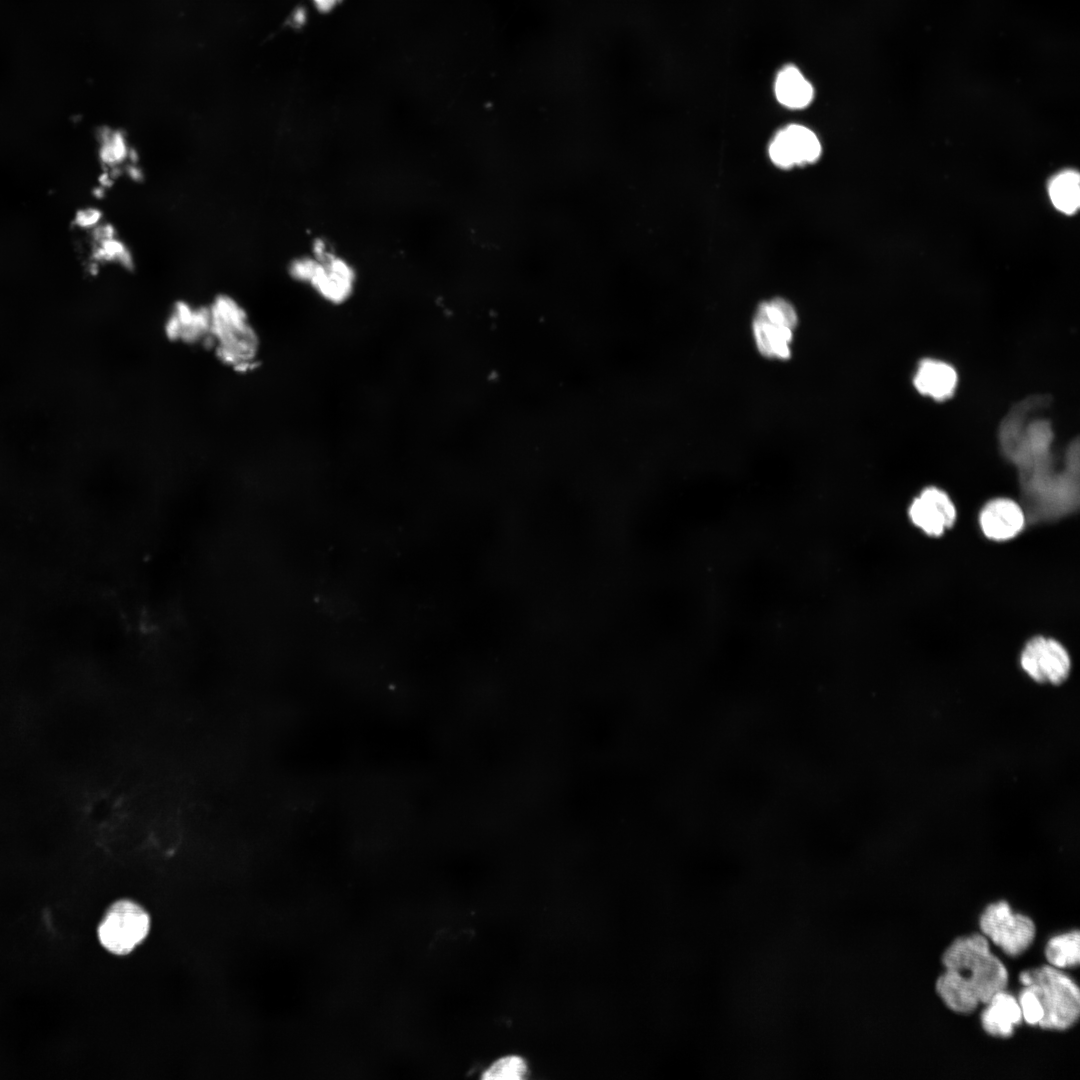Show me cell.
Returning <instances> with one entry per match:
<instances>
[{
	"mask_svg": "<svg viewBox=\"0 0 1080 1080\" xmlns=\"http://www.w3.org/2000/svg\"><path fill=\"white\" fill-rule=\"evenodd\" d=\"M821 154V144L809 128L791 124L780 130L769 145L772 162L781 168L815 162Z\"/></svg>",
	"mask_w": 1080,
	"mask_h": 1080,
	"instance_id": "9c48e42d",
	"label": "cell"
},
{
	"mask_svg": "<svg viewBox=\"0 0 1080 1080\" xmlns=\"http://www.w3.org/2000/svg\"><path fill=\"white\" fill-rule=\"evenodd\" d=\"M957 380V373L951 365L939 360L926 359L920 362L913 382L921 394L936 400H944L953 394Z\"/></svg>",
	"mask_w": 1080,
	"mask_h": 1080,
	"instance_id": "5bb4252c",
	"label": "cell"
},
{
	"mask_svg": "<svg viewBox=\"0 0 1080 1080\" xmlns=\"http://www.w3.org/2000/svg\"><path fill=\"white\" fill-rule=\"evenodd\" d=\"M1020 982L1037 997L1043 1017L1038 1025L1043 1029L1065 1030L1072 1027L1080 1015V992L1075 982L1052 966L1023 971Z\"/></svg>",
	"mask_w": 1080,
	"mask_h": 1080,
	"instance_id": "3957f363",
	"label": "cell"
},
{
	"mask_svg": "<svg viewBox=\"0 0 1080 1080\" xmlns=\"http://www.w3.org/2000/svg\"><path fill=\"white\" fill-rule=\"evenodd\" d=\"M150 927V915L142 905L130 899H120L105 911L97 927V937L106 951L124 956L144 942Z\"/></svg>",
	"mask_w": 1080,
	"mask_h": 1080,
	"instance_id": "277c9868",
	"label": "cell"
},
{
	"mask_svg": "<svg viewBox=\"0 0 1080 1080\" xmlns=\"http://www.w3.org/2000/svg\"><path fill=\"white\" fill-rule=\"evenodd\" d=\"M169 338L186 343L208 342L210 331L209 308L194 307L186 302H178L170 313L166 326Z\"/></svg>",
	"mask_w": 1080,
	"mask_h": 1080,
	"instance_id": "7c38bea8",
	"label": "cell"
},
{
	"mask_svg": "<svg viewBox=\"0 0 1080 1080\" xmlns=\"http://www.w3.org/2000/svg\"><path fill=\"white\" fill-rule=\"evenodd\" d=\"M942 962L946 971L938 978L936 990L957 1013L973 1012L1007 987L1006 967L990 952L988 940L981 934L957 938L944 952Z\"/></svg>",
	"mask_w": 1080,
	"mask_h": 1080,
	"instance_id": "6da1fadb",
	"label": "cell"
},
{
	"mask_svg": "<svg viewBox=\"0 0 1080 1080\" xmlns=\"http://www.w3.org/2000/svg\"><path fill=\"white\" fill-rule=\"evenodd\" d=\"M320 6L328 7L333 5L337 0H315Z\"/></svg>",
	"mask_w": 1080,
	"mask_h": 1080,
	"instance_id": "d4e9b609",
	"label": "cell"
},
{
	"mask_svg": "<svg viewBox=\"0 0 1080 1080\" xmlns=\"http://www.w3.org/2000/svg\"><path fill=\"white\" fill-rule=\"evenodd\" d=\"M102 213L96 208L80 210L76 216V224L81 228H95L100 224Z\"/></svg>",
	"mask_w": 1080,
	"mask_h": 1080,
	"instance_id": "7402d4cb",
	"label": "cell"
},
{
	"mask_svg": "<svg viewBox=\"0 0 1080 1080\" xmlns=\"http://www.w3.org/2000/svg\"><path fill=\"white\" fill-rule=\"evenodd\" d=\"M908 514L912 523L930 536H940L956 519L952 500L936 487L924 489L912 501Z\"/></svg>",
	"mask_w": 1080,
	"mask_h": 1080,
	"instance_id": "30bf717a",
	"label": "cell"
},
{
	"mask_svg": "<svg viewBox=\"0 0 1080 1080\" xmlns=\"http://www.w3.org/2000/svg\"><path fill=\"white\" fill-rule=\"evenodd\" d=\"M1049 195L1058 210L1074 213L1080 204L1079 175L1071 170L1056 175L1050 182Z\"/></svg>",
	"mask_w": 1080,
	"mask_h": 1080,
	"instance_id": "2e32d148",
	"label": "cell"
},
{
	"mask_svg": "<svg viewBox=\"0 0 1080 1080\" xmlns=\"http://www.w3.org/2000/svg\"><path fill=\"white\" fill-rule=\"evenodd\" d=\"M1018 1003L1024 1020L1029 1025H1038L1043 1017V1010L1035 994L1024 986L1019 994Z\"/></svg>",
	"mask_w": 1080,
	"mask_h": 1080,
	"instance_id": "44dd1931",
	"label": "cell"
},
{
	"mask_svg": "<svg viewBox=\"0 0 1080 1080\" xmlns=\"http://www.w3.org/2000/svg\"><path fill=\"white\" fill-rule=\"evenodd\" d=\"M1022 669L1039 683L1058 685L1068 677L1071 660L1057 640L1036 636L1029 640L1020 656Z\"/></svg>",
	"mask_w": 1080,
	"mask_h": 1080,
	"instance_id": "ba28073f",
	"label": "cell"
},
{
	"mask_svg": "<svg viewBox=\"0 0 1080 1080\" xmlns=\"http://www.w3.org/2000/svg\"><path fill=\"white\" fill-rule=\"evenodd\" d=\"M774 90L777 100L791 109L806 107L814 95L810 82L792 65L784 67L778 73Z\"/></svg>",
	"mask_w": 1080,
	"mask_h": 1080,
	"instance_id": "9a60e30c",
	"label": "cell"
},
{
	"mask_svg": "<svg viewBox=\"0 0 1080 1080\" xmlns=\"http://www.w3.org/2000/svg\"><path fill=\"white\" fill-rule=\"evenodd\" d=\"M979 925L984 935L1012 957L1027 950L1036 932L1032 919L1023 914L1012 913L1006 901L987 906L980 916Z\"/></svg>",
	"mask_w": 1080,
	"mask_h": 1080,
	"instance_id": "8992f818",
	"label": "cell"
},
{
	"mask_svg": "<svg viewBox=\"0 0 1080 1080\" xmlns=\"http://www.w3.org/2000/svg\"><path fill=\"white\" fill-rule=\"evenodd\" d=\"M313 253L306 283L327 302L344 303L352 296L355 286L356 277L352 266L329 252L320 241L314 244Z\"/></svg>",
	"mask_w": 1080,
	"mask_h": 1080,
	"instance_id": "52a82bcc",
	"label": "cell"
},
{
	"mask_svg": "<svg viewBox=\"0 0 1080 1080\" xmlns=\"http://www.w3.org/2000/svg\"><path fill=\"white\" fill-rule=\"evenodd\" d=\"M127 176L134 182H141L144 178L143 170L137 163H129L125 169Z\"/></svg>",
	"mask_w": 1080,
	"mask_h": 1080,
	"instance_id": "cb8c5ba5",
	"label": "cell"
},
{
	"mask_svg": "<svg viewBox=\"0 0 1080 1080\" xmlns=\"http://www.w3.org/2000/svg\"><path fill=\"white\" fill-rule=\"evenodd\" d=\"M99 157L102 163L112 169L128 161L130 146L126 135L121 130L103 128L99 133Z\"/></svg>",
	"mask_w": 1080,
	"mask_h": 1080,
	"instance_id": "ac0fdd59",
	"label": "cell"
},
{
	"mask_svg": "<svg viewBox=\"0 0 1080 1080\" xmlns=\"http://www.w3.org/2000/svg\"><path fill=\"white\" fill-rule=\"evenodd\" d=\"M114 237H116V231L111 224H98L94 228V239L97 243Z\"/></svg>",
	"mask_w": 1080,
	"mask_h": 1080,
	"instance_id": "603a6c76",
	"label": "cell"
},
{
	"mask_svg": "<svg viewBox=\"0 0 1080 1080\" xmlns=\"http://www.w3.org/2000/svg\"><path fill=\"white\" fill-rule=\"evenodd\" d=\"M94 258L98 261L114 262L127 270L134 268V258L126 244L114 237L98 242L94 251Z\"/></svg>",
	"mask_w": 1080,
	"mask_h": 1080,
	"instance_id": "ffe728a7",
	"label": "cell"
},
{
	"mask_svg": "<svg viewBox=\"0 0 1080 1080\" xmlns=\"http://www.w3.org/2000/svg\"><path fill=\"white\" fill-rule=\"evenodd\" d=\"M979 524L984 535L994 541H1006L1018 535L1025 525V515L1015 501L996 498L981 510Z\"/></svg>",
	"mask_w": 1080,
	"mask_h": 1080,
	"instance_id": "8fae6325",
	"label": "cell"
},
{
	"mask_svg": "<svg viewBox=\"0 0 1080 1080\" xmlns=\"http://www.w3.org/2000/svg\"><path fill=\"white\" fill-rule=\"evenodd\" d=\"M797 321L796 311L787 300L778 297L761 303L752 324L759 352L768 358H789Z\"/></svg>",
	"mask_w": 1080,
	"mask_h": 1080,
	"instance_id": "5b68a950",
	"label": "cell"
},
{
	"mask_svg": "<svg viewBox=\"0 0 1080 1080\" xmlns=\"http://www.w3.org/2000/svg\"><path fill=\"white\" fill-rule=\"evenodd\" d=\"M208 308V343L226 364L239 370L249 369L256 360L259 342L244 308L227 295L217 296Z\"/></svg>",
	"mask_w": 1080,
	"mask_h": 1080,
	"instance_id": "7a4b0ae2",
	"label": "cell"
},
{
	"mask_svg": "<svg viewBox=\"0 0 1080 1080\" xmlns=\"http://www.w3.org/2000/svg\"><path fill=\"white\" fill-rule=\"evenodd\" d=\"M1078 930L1051 938L1045 948L1048 962L1057 968L1077 967L1080 962Z\"/></svg>",
	"mask_w": 1080,
	"mask_h": 1080,
	"instance_id": "e0dca14e",
	"label": "cell"
},
{
	"mask_svg": "<svg viewBox=\"0 0 1080 1080\" xmlns=\"http://www.w3.org/2000/svg\"><path fill=\"white\" fill-rule=\"evenodd\" d=\"M528 1066L518 1055H508L496 1060L484 1073L488 1080H521L526 1077Z\"/></svg>",
	"mask_w": 1080,
	"mask_h": 1080,
	"instance_id": "d6986e66",
	"label": "cell"
},
{
	"mask_svg": "<svg viewBox=\"0 0 1080 1080\" xmlns=\"http://www.w3.org/2000/svg\"><path fill=\"white\" fill-rule=\"evenodd\" d=\"M981 1014L983 1029L992 1036L1010 1037L1021 1024L1022 1012L1016 998L1003 991L995 993Z\"/></svg>",
	"mask_w": 1080,
	"mask_h": 1080,
	"instance_id": "4fadbf2b",
	"label": "cell"
}]
</instances>
